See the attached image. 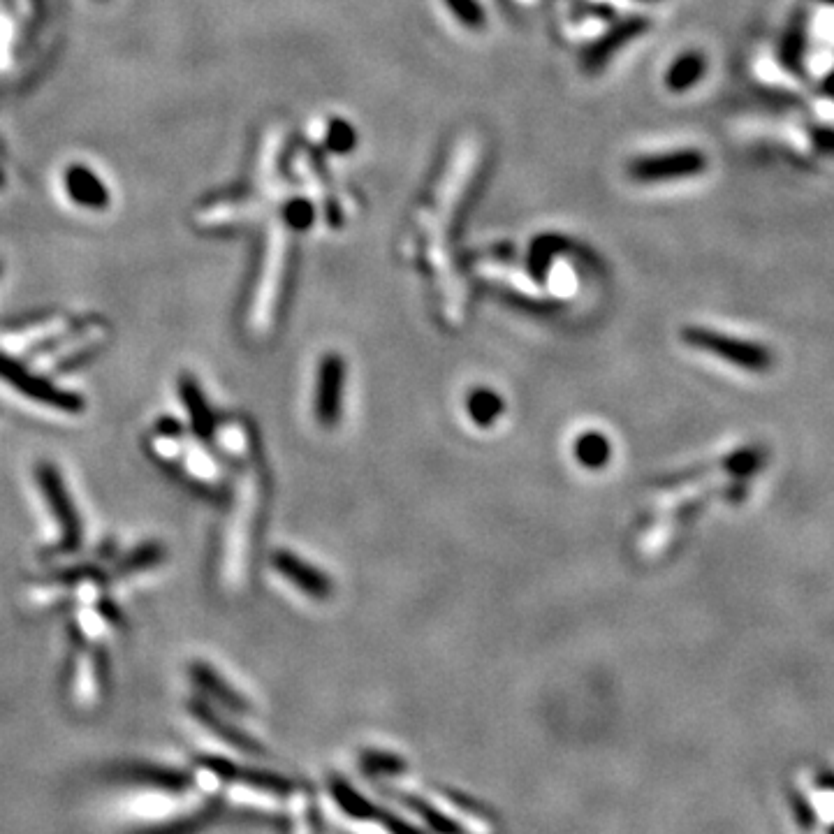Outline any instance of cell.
Returning <instances> with one entry per match:
<instances>
[{
    "label": "cell",
    "mask_w": 834,
    "mask_h": 834,
    "mask_svg": "<svg viewBox=\"0 0 834 834\" xmlns=\"http://www.w3.org/2000/svg\"><path fill=\"white\" fill-rule=\"evenodd\" d=\"M262 508V478L251 468L239 480L237 494L225 526L223 552H221V580L230 591L244 587L248 561H251L253 536L258 529V517Z\"/></svg>",
    "instance_id": "cell-1"
},
{
    "label": "cell",
    "mask_w": 834,
    "mask_h": 834,
    "mask_svg": "<svg viewBox=\"0 0 834 834\" xmlns=\"http://www.w3.org/2000/svg\"><path fill=\"white\" fill-rule=\"evenodd\" d=\"M109 329L102 323H84L77 329H65L56 339L33 350V364L40 376L45 373H70L91 362L93 355L107 343Z\"/></svg>",
    "instance_id": "cell-2"
},
{
    "label": "cell",
    "mask_w": 834,
    "mask_h": 834,
    "mask_svg": "<svg viewBox=\"0 0 834 834\" xmlns=\"http://www.w3.org/2000/svg\"><path fill=\"white\" fill-rule=\"evenodd\" d=\"M0 380H5L7 385H12L14 390L24 394V397L40 401V404L54 408V411L72 415L84 411V399L79 397V394L61 390V387L51 383L49 378L40 376V373H33L31 369L5 353H0Z\"/></svg>",
    "instance_id": "cell-3"
},
{
    "label": "cell",
    "mask_w": 834,
    "mask_h": 834,
    "mask_svg": "<svg viewBox=\"0 0 834 834\" xmlns=\"http://www.w3.org/2000/svg\"><path fill=\"white\" fill-rule=\"evenodd\" d=\"M35 480H38L42 494H45V501L51 515L58 522V529H61V547H58V552H77L82 547V522H79V512L70 499L61 473L49 462H42L35 466Z\"/></svg>",
    "instance_id": "cell-4"
},
{
    "label": "cell",
    "mask_w": 834,
    "mask_h": 834,
    "mask_svg": "<svg viewBox=\"0 0 834 834\" xmlns=\"http://www.w3.org/2000/svg\"><path fill=\"white\" fill-rule=\"evenodd\" d=\"M283 269H285V239L281 232H274L272 244H269V251H267L265 269H262L258 295H255V304L251 311V325L255 332H267L269 325H272L278 292H281V283H283Z\"/></svg>",
    "instance_id": "cell-5"
},
{
    "label": "cell",
    "mask_w": 834,
    "mask_h": 834,
    "mask_svg": "<svg viewBox=\"0 0 834 834\" xmlns=\"http://www.w3.org/2000/svg\"><path fill=\"white\" fill-rule=\"evenodd\" d=\"M707 170V158L698 149H682L661 156H645L633 160L628 174L635 181H670L695 177Z\"/></svg>",
    "instance_id": "cell-6"
},
{
    "label": "cell",
    "mask_w": 834,
    "mask_h": 834,
    "mask_svg": "<svg viewBox=\"0 0 834 834\" xmlns=\"http://www.w3.org/2000/svg\"><path fill=\"white\" fill-rule=\"evenodd\" d=\"M809 45V10L807 7H795L790 14L788 24L781 33L777 47V61L788 75L804 77V61H807Z\"/></svg>",
    "instance_id": "cell-7"
},
{
    "label": "cell",
    "mask_w": 834,
    "mask_h": 834,
    "mask_svg": "<svg viewBox=\"0 0 834 834\" xmlns=\"http://www.w3.org/2000/svg\"><path fill=\"white\" fill-rule=\"evenodd\" d=\"M343 360L339 355H327L320 362L318 392H316V415L323 427H332L339 422L341 397H343Z\"/></svg>",
    "instance_id": "cell-8"
},
{
    "label": "cell",
    "mask_w": 834,
    "mask_h": 834,
    "mask_svg": "<svg viewBox=\"0 0 834 834\" xmlns=\"http://www.w3.org/2000/svg\"><path fill=\"white\" fill-rule=\"evenodd\" d=\"M272 566L281 573L290 584H295L299 591H304L306 596L316 598V601H325L332 594V582L323 573V570L313 568L311 563L299 559L292 552H274L272 554Z\"/></svg>",
    "instance_id": "cell-9"
},
{
    "label": "cell",
    "mask_w": 834,
    "mask_h": 834,
    "mask_svg": "<svg viewBox=\"0 0 834 834\" xmlns=\"http://www.w3.org/2000/svg\"><path fill=\"white\" fill-rule=\"evenodd\" d=\"M179 394L188 411L190 427H193V434L197 436V441H202V443L211 441V438L216 436V420L209 411V404H207V399H204L200 385H197V380L193 376H188V373H184L179 380Z\"/></svg>",
    "instance_id": "cell-10"
},
{
    "label": "cell",
    "mask_w": 834,
    "mask_h": 834,
    "mask_svg": "<svg viewBox=\"0 0 834 834\" xmlns=\"http://www.w3.org/2000/svg\"><path fill=\"white\" fill-rule=\"evenodd\" d=\"M684 341H689L695 348L709 350V353L733 360L737 364H753V357H756V350L746 346V343L726 339V336L707 332V329H684Z\"/></svg>",
    "instance_id": "cell-11"
},
{
    "label": "cell",
    "mask_w": 834,
    "mask_h": 834,
    "mask_svg": "<svg viewBox=\"0 0 834 834\" xmlns=\"http://www.w3.org/2000/svg\"><path fill=\"white\" fill-rule=\"evenodd\" d=\"M190 677H193V682L200 686L204 693H209L214 700L223 702L225 707L237 709V712H246L248 709V702L244 700V695H239L237 691H234L232 686L225 682V679L218 675L209 663L195 661L193 665H190Z\"/></svg>",
    "instance_id": "cell-12"
},
{
    "label": "cell",
    "mask_w": 834,
    "mask_h": 834,
    "mask_svg": "<svg viewBox=\"0 0 834 834\" xmlns=\"http://www.w3.org/2000/svg\"><path fill=\"white\" fill-rule=\"evenodd\" d=\"M188 709H190V714H193L195 719L202 723V726H207L211 730V733H216L218 737H223V740L228 742V744L237 746V749H244V751H258V746L253 744L251 737L244 735V733H239L237 728L228 726V721H223L221 716L216 714V709L209 705V702L195 698V700L188 702Z\"/></svg>",
    "instance_id": "cell-13"
},
{
    "label": "cell",
    "mask_w": 834,
    "mask_h": 834,
    "mask_svg": "<svg viewBox=\"0 0 834 834\" xmlns=\"http://www.w3.org/2000/svg\"><path fill=\"white\" fill-rule=\"evenodd\" d=\"M705 70H707V58L702 56L700 51H686V54L679 56L677 61L670 65L668 75H665V84H668V89L672 93L689 91L691 86H695L702 77H705Z\"/></svg>",
    "instance_id": "cell-14"
},
{
    "label": "cell",
    "mask_w": 834,
    "mask_h": 834,
    "mask_svg": "<svg viewBox=\"0 0 834 834\" xmlns=\"http://www.w3.org/2000/svg\"><path fill=\"white\" fill-rule=\"evenodd\" d=\"M163 559H165L163 547H160L158 543H144L142 547H137L133 554H128L126 559H121L119 563H116L114 573L109 575L107 580H126V577L130 575L142 573V570L156 568Z\"/></svg>",
    "instance_id": "cell-15"
},
{
    "label": "cell",
    "mask_w": 834,
    "mask_h": 834,
    "mask_svg": "<svg viewBox=\"0 0 834 834\" xmlns=\"http://www.w3.org/2000/svg\"><path fill=\"white\" fill-rule=\"evenodd\" d=\"M126 774L133 781H139V784H149L165 790H184L188 786V777L160 765H133L128 767Z\"/></svg>",
    "instance_id": "cell-16"
},
{
    "label": "cell",
    "mask_w": 834,
    "mask_h": 834,
    "mask_svg": "<svg viewBox=\"0 0 834 834\" xmlns=\"http://www.w3.org/2000/svg\"><path fill=\"white\" fill-rule=\"evenodd\" d=\"M468 411H471V417L475 422L487 427V424H492L496 417L503 413V401L496 397L494 392L480 390L468 399Z\"/></svg>",
    "instance_id": "cell-17"
},
{
    "label": "cell",
    "mask_w": 834,
    "mask_h": 834,
    "mask_svg": "<svg viewBox=\"0 0 834 834\" xmlns=\"http://www.w3.org/2000/svg\"><path fill=\"white\" fill-rule=\"evenodd\" d=\"M610 443L605 441L601 434H587L577 441V457L580 462L589 468H598L607 462L610 457Z\"/></svg>",
    "instance_id": "cell-18"
},
{
    "label": "cell",
    "mask_w": 834,
    "mask_h": 834,
    "mask_svg": "<svg viewBox=\"0 0 834 834\" xmlns=\"http://www.w3.org/2000/svg\"><path fill=\"white\" fill-rule=\"evenodd\" d=\"M445 3H448L452 14L459 19V24L468 28H480L485 24V12H482V7L475 0H445Z\"/></svg>",
    "instance_id": "cell-19"
},
{
    "label": "cell",
    "mask_w": 834,
    "mask_h": 834,
    "mask_svg": "<svg viewBox=\"0 0 834 834\" xmlns=\"http://www.w3.org/2000/svg\"><path fill=\"white\" fill-rule=\"evenodd\" d=\"M809 139L818 153H823V156H834V128L814 126L809 130Z\"/></svg>",
    "instance_id": "cell-20"
},
{
    "label": "cell",
    "mask_w": 834,
    "mask_h": 834,
    "mask_svg": "<svg viewBox=\"0 0 834 834\" xmlns=\"http://www.w3.org/2000/svg\"><path fill=\"white\" fill-rule=\"evenodd\" d=\"M355 144V133L350 130L348 123L336 121L332 126V146L336 151H350V146Z\"/></svg>",
    "instance_id": "cell-21"
},
{
    "label": "cell",
    "mask_w": 834,
    "mask_h": 834,
    "mask_svg": "<svg viewBox=\"0 0 834 834\" xmlns=\"http://www.w3.org/2000/svg\"><path fill=\"white\" fill-rule=\"evenodd\" d=\"M288 221H290V225H295V228H299V230L309 228L311 221H313V209L306 202L292 204V207L288 209Z\"/></svg>",
    "instance_id": "cell-22"
},
{
    "label": "cell",
    "mask_w": 834,
    "mask_h": 834,
    "mask_svg": "<svg viewBox=\"0 0 834 834\" xmlns=\"http://www.w3.org/2000/svg\"><path fill=\"white\" fill-rule=\"evenodd\" d=\"M823 89H825V93H828V95H830V98H834V70L830 72V75H828V79H825Z\"/></svg>",
    "instance_id": "cell-23"
},
{
    "label": "cell",
    "mask_w": 834,
    "mask_h": 834,
    "mask_svg": "<svg viewBox=\"0 0 834 834\" xmlns=\"http://www.w3.org/2000/svg\"><path fill=\"white\" fill-rule=\"evenodd\" d=\"M821 3H825V5H834V0H821Z\"/></svg>",
    "instance_id": "cell-24"
}]
</instances>
